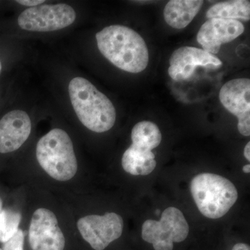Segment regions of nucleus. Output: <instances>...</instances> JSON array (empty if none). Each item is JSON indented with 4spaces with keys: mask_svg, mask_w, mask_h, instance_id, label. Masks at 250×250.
<instances>
[{
    "mask_svg": "<svg viewBox=\"0 0 250 250\" xmlns=\"http://www.w3.org/2000/svg\"><path fill=\"white\" fill-rule=\"evenodd\" d=\"M96 40L101 54L121 70L139 73L147 67V45L133 29L123 25L108 26L97 33Z\"/></svg>",
    "mask_w": 250,
    "mask_h": 250,
    "instance_id": "nucleus-1",
    "label": "nucleus"
},
{
    "mask_svg": "<svg viewBox=\"0 0 250 250\" xmlns=\"http://www.w3.org/2000/svg\"><path fill=\"white\" fill-rule=\"evenodd\" d=\"M68 90L74 110L85 127L103 133L114 126L116 111L113 103L89 81L75 77L70 81Z\"/></svg>",
    "mask_w": 250,
    "mask_h": 250,
    "instance_id": "nucleus-2",
    "label": "nucleus"
},
{
    "mask_svg": "<svg viewBox=\"0 0 250 250\" xmlns=\"http://www.w3.org/2000/svg\"><path fill=\"white\" fill-rule=\"evenodd\" d=\"M190 191L200 213L210 219L226 215L238 199L232 182L215 174L195 176L190 183Z\"/></svg>",
    "mask_w": 250,
    "mask_h": 250,
    "instance_id": "nucleus-3",
    "label": "nucleus"
},
{
    "mask_svg": "<svg viewBox=\"0 0 250 250\" xmlns=\"http://www.w3.org/2000/svg\"><path fill=\"white\" fill-rule=\"evenodd\" d=\"M36 158L41 167L56 180H70L77 173L73 144L64 130L54 129L42 136L36 146Z\"/></svg>",
    "mask_w": 250,
    "mask_h": 250,
    "instance_id": "nucleus-4",
    "label": "nucleus"
},
{
    "mask_svg": "<svg viewBox=\"0 0 250 250\" xmlns=\"http://www.w3.org/2000/svg\"><path fill=\"white\" fill-rule=\"evenodd\" d=\"M189 227L182 212L169 207L163 212L161 220H147L143 223L142 238L152 244L155 250H172L174 243L187 239Z\"/></svg>",
    "mask_w": 250,
    "mask_h": 250,
    "instance_id": "nucleus-5",
    "label": "nucleus"
},
{
    "mask_svg": "<svg viewBox=\"0 0 250 250\" xmlns=\"http://www.w3.org/2000/svg\"><path fill=\"white\" fill-rule=\"evenodd\" d=\"M76 12L66 4H43L24 10L18 19L24 30L47 32L60 30L75 22Z\"/></svg>",
    "mask_w": 250,
    "mask_h": 250,
    "instance_id": "nucleus-6",
    "label": "nucleus"
},
{
    "mask_svg": "<svg viewBox=\"0 0 250 250\" xmlns=\"http://www.w3.org/2000/svg\"><path fill=\"white\" fill-rule=\"evenodd\" d=\"M124 222L121 215L107 213L80 218L77 228L83 239L95 250H104L123 233Z\"/></svg>",
    "mask_w": 250,
    "mask_h": 250,
    "instance_id": "nucleus-7",
    "label": "nucleus"
},
{
    "mask_svg": "<svg viewBox=\"0 0 250 250\" xmlns=\"http://www.w3.org/2000/svg\"><path fill=\"white\" fill-rule=\"evenodd\" d=\"M29 241L33 250H63L65 240L53 212L39 208L31 218Z\"/></svg>",
    "mask_w": 250,
    "mask_h": 250,
    "instance_id": "nucleus-8",
    "label": "nucleus"
},
{
    "mask_svg": "<svg viewBox=\"0 0 250 250\" xmlns=\"http://www.w3.org/2000/svg\"><path fill=\"white\" fill-rule=\"evenodd\" d=\"M219 98L224 107L238 118V129L242 135H250V80L236 79L227 82L220 89Z\"/></svg>",
    "mask_w": 250,
    "mask_h": 250,
    "instance_id": "nucleus-9",
    "label": "nucleus"
},
{
    "mask_svg": "<svg viewBox=\"0 0 250 250\" xmlns=\"http://www.w3.org/2000/svg\"><path fill=\"white\" fill-rule=\"evenodd\" d=\"M223 62L202 49L193 47H182L176 49L170 59L168 74L175 81L188 80L198 67L217 70Z\"/></svg>",
    "mask_w": 250,
    "mask_h": 250,
    "instance_id": "nucleus-10",
    "label": "nucleus"
},
{
    "mask_svg": "<svg viewBox=\"0 0 250 250\" xmlns=\"http://www.w3.org/2000/svg\"><path fill=\"white\" fill-rule=\"evenodd\" d=\"M242 22L234 20L209 19L202 24L197 36V41L208 53L217 54L223 44L235 40L244 32Z\"/></svg>",
    "mask_w": 250,
    "mask_h": 250,
    "instance_id": "nucleus-11",
    "label": "nucleus"
},
{
    "mask_svg": "<svg viewBox=\"0 0 250 250\" xmlns=\"http://www.w3.org/2000/svg\"><path fill=\"white\" fill-rule=\"evenodd\" d=\"M30 118L25 111L14 110L0 120V153L14 152L25 143L31 134Z\"/></svg>",
    "mask_w": 250,
    "mask_h": 250,
    "instance_id": "nucleus-12",
    "label": "nucleus"
},
{
    "mask_svg": "<svg viewBox=\"0 0 250 250\" xmlns=\"http://www.w3.org/2000/svg\"><path fill=\"white\" fill-rule=\"evenodd\" d=\"M203 3L202 0H171L164 9V19L171 27L184 29L197 16Z\"/></svg>",
    "mask_w": 250,
    "mask_h": 250,
    "instance_id": "nucleus-13",
    "label": "nucleus"
},
{
    "mask_svg": "<svg viewBox=\"0 0 250 250\" xmlns=\"http://www.w3.org/2000/svg\"><path fill=\"white\" fill-rule=\"evenodd\" d=\"M122 166L132 175H148L155 169V155L149 149L132 144L123 154Z\"/></svg>",
    "mask_w": 250,
    "mask_h": 250,
    "instance_id": "nucleus-14",
    "label": "nucleus"
},
{
    "mask_svg": "<svg viewBox=\"0 0 250 250\" xmlns=\"http://www.w3.org/2000/svg\"><path fill=\"white\" fill-rule=\"evenodd\" d=\"M206 17L208 19L220 18L234 21H250V1L247 0H233L217 3L207 11Z\"/></svg>",
    "mask_w": 250,
    "mask_h": 250,
    "instance_id": "nucleus-15",
    "label": "nucleus"
},
{
    "mask_svg": "<svg viewBox=\"0 0 250 250\" xmlns=\"http://www.w3.org/2000/svg\"><path fill=\"white\" fill-rule=\"evenodd\" d=\"M132 144L152 151L160 145L162 135L157 125L150 121L137 123L131 131Z\"/></svg>",
    "mask_w": 250,
    "mask_h": 250,
    "instance_id": "nucleus-16",
    "label": "nucleus"
},
{
    "mask_svg": "<svg viewBox=\"0 0 250 250\" xmlns=\"http://www.w3.org/2000/svg\"><path fill=\"white\" fill-rule=\"evenodd\" d=\"M21 213L10 209L2 210L0 213V242L6 243L17 232L21 221Z\"/></svg>",
    "mask_w": 250,
    "mask_h": 250,
    "instance_id": "nucleus-17",
    "label": "nucleus"
},
{
    "mask_svg": "<svg viewBox=\"0 0 250 250\" xmlns=\"http://www.w3.org/2000/svg\"><path fill=\"white\" fill-rule=\"evenodd\" d=\"M24 235L22 230L18 229L14 236L6 243H3L2 250H24Z\"/></svg>",
    "mask_w": 250,
    "mask_h": 250,
    "instance_id": "nucleus-18",
    "label": "nucleus"
},
{
    "mask_svg": "<svg viewBox=\"0 0 250 250\" xmlns=\"http://www.w3.org/2000/svg\"><path fill=\"white\" fill-rule=\"evenodd\" d=\"M16 1L18 4H22L23 6H29L31 8L39 6L42 3L45 2L44 0H18Z\"/></svg>",
    "mask_w": 250,
    "mask_h": 250,
    "instance_id": "nucleus-19",
    "label": "nucleus"
},
{
    "mask_svg": "<svg viewBox=\"0 0 250 250\" xmlns=\"http://www.w3.org/2000/svg\"><path fill=\"white\" fill-rule=\"evenodd\" d=\"M232 250H250V246L246 243H237L232 248Z\"/></svg>",
    "mask_w": 250,
    "mask_h": 250,
    "instance_id": "nucleus-20",
    "label": "nucleus"
},
{
    "mask_svg": "<svg viewBox=\"0 0 250 250\" xmlns=\"http://www.w3.org/2000/svg\"><path fill=\"white\" fill-rule=\"evenodd\" d=\"M244 156L247 160L250 161V143L248 142L244 149Z\"/></svg>",
    "mask_w": 250,
    "mask_h": 250,
    "instance_id": "nucleus-21",
    "label": "nucleus"
},
{
    "mask_svg": "<svg viewBox=\"0 0 250 250\" xmlns=\"http://www.w3.org/2000/svg\"><path fill=\"white\" fill-rule=\"evenodd\" d=\"M243 171L245 172V173H250V164H248V165H246L244 167H243Z\"/></svg>",
    "mask_w": 250,
    "mask_h": 250,
    "instance_id": "nucleus-22",
    "label": "nucleus"
},
{
    "mask_svg": "<svg viewBox=\"0 0 250 250\" xmlns=\"http://www.w3.org/2000/svg\"><path fill=\"white\" fill-rule=\"evenodd\" d=\"M1 211H2V201L0 199V213H1Z\"/></svg>",
    "mask_w": 250,
    "mask_h": 250,
    "instance_id": "nucleus-23",
    "label": "nucleus"
},
{
    "mask_svg": "<svg viewBox=\"0 0 250 250\" xmlns=\"http://www.w3.org/2000/svg\"><path fill=\"white\" fill-rule=\"evenodd\" d=\"M1 68H2V66H1V61H0V73H1Z\"/></svg>",
    "mask_w": 250,
    "mask_h": 250,
    "instance_id": "nucleus-24",
    "label": "nucleus"
},
{
    "mask_svg": "<svg viewBox=\"0 0 250 250\" xmlns=\"http://www.w3.org/2000/svg\"><path fill=\"white\" fill-rule=\"evenodd\" d=\"M0 250H1V248H0Z\"/></svg>",
    "mask_w": 250,
    "mask_h": 250,
    "instance_id": "nucleus-25",
    "label": "nucleus"
}]
</instances>
